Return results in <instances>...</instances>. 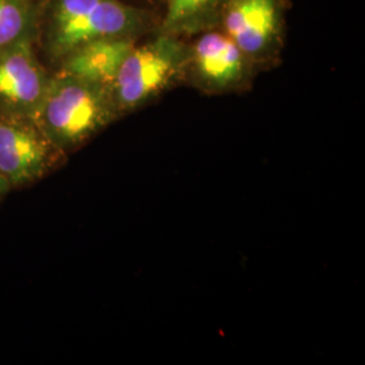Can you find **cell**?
<instances>
[{
  "instance_id": "6da1fadb",
  "label": "cell",
  "mask_w": 365,
  "mask_h": 365,
  "mask_svg": "<svg viewBox=\"0 0 365 365\" xmlns=\"http://www.w3.org/2000/svg\"><path fill=\"white\" fill-rule=\"evenodd\" d=\"M111 91L64 73L51 80L36 126L57 150H68L101 130L113 114Z\"/></svg>"
},
{
  "instance_id": "7a4b0ae2",
  "label": "cell",
  "mask_w": 365,
  "mask_h": 365,
  "mask_svg": "<svg viewBox=\"0 0 365 365\" xmlns=\"http://www.w3.org/2000/svg\"><path fill=\"white\" fill-rule=\"evenodd\" d=\"M182 48L170 38H160L131 49L118 71L111 87L119 108H133L161 91L178 73Z\"/></svg>"
},
{
  "instance_id": "3957f363",
  "label": "cell",
  "mask_w": 365,
  "mask_h": 365,
  "mask_svg": "<svg viewBox=\"0 0 365 365\" xmlns=\"http://www.w3.org/2000/svg\"><path fill=\"white\" fill-rule=\"evenodd\" d=\"M133 21V11L118 0H58L53 21L54 52L68 54L93 39L120 37Z\"/></svg>"
},
{
  "instance_id": "277c9868",
  "label": "cell",
  "mask_w": 365,
  "mask_h": 365,
  "mask_svg": "<svg viewBox=\"0 0 365 365\" xmlns=\"http://www.w3.org/2000/svg\"><path fill=\"white\" fill-rule=\"evenodd\" d=\"M49 83L30 37L0 49V107L7 114L34 122Z\"/></svg>"
},
{
  "instance_id": "5b68a950",
  "label": "cell",
  "mask_w": 365,
  "mask_h": 365,
  "mask_svg": "<svg viewBox=\"0 0 365 365\" xmlns=\"http://www.w3.org/2000/svg\"><path fill=\"white\" fill-rule=\"evenodd\" d=\"M54 150L34 122L10 114L0 118V176L11 188L43 176Z\"/></svg>"
},
{
  "instance_id": "8992f818",
  "label": "cell",
  "mask_w": 365,
  "mask_h": 365,
  "mask_svg": "<svg viewBox=\"0 0 365 365\" xmlns=\"http://www.w3.org/2000/svg\"><path fill=\"white\" fill-rule=\"evenodd\" d=\"M277 26L276 0H233L225 18L226 33L245 56L264 52Z\"/></svg>"
},
{
  "instance_id": "52a82bcc",
  "label": "cell",
  "mask_w": 365,
  "mask_h": 365,
  "mask_svg": "<svg viewBox=\"0 0 365 365\" xmlns=\"http://www.w3.org/2000/svg\"><path fill=\"white\" fill-rule=\"evenodd\" d=\"M133 46V41L122 36L93 39L66 54L64 73L111 91L118 71Z\"/></svg>"
},
{
  "instance_id": "ba28073f",
  "label": "cell",
  "mask_w": 365,
  "mask_h": 365,
  "mask_svg": "<svg viewBox=\"0 0 365 365\" xmlns=\"http://www.w3.org/2000/svg\"><path fill=\"white\" fill-rule=\"evenodd\" d=\"M194 61L197 76L220 90L241 81L245 72V54L227 34L203 36L196 42Z\"/></svg>"
},
{
  "instance_id": "9c48e42d",
  "label": "cell",
  "mask_w": 365,
  "mask_h": 365,
  "mask_svg": "<svg viewBox=\"0 0 365 365\" xmlns=\"http://www.w3.org/2000/svg\"><path fill=\"white\" fill-rule=\"evenodd\" d=\"M31 22L26 0H0V49L30 37Z\"/></svg>"
},
{
  "instance_id": "30bf717a",
  "label": "cell",
  "mask_w": 365,
  "mask_h": 365,
  "mask_svg": "<svg viewBox=\"0 0 365 365\" xmlns=\"http://www.w3.org/2000/svg\"><path fill=\"white\" fill-rule=\"evenodd\" d=\"M215 0H170L167 26L184 25L209 10Z\"/></svg>"
},
{
  "instance_id": "8fae6325",
  "label": "cell",
  "mask_w": 365,
  "mask_h": 365,
  "mask_svg": "<svg viewBox=\"0 0 365 365\" xmlns=\"http://www.w3.org/2000/svg\"><path fill=\"white\" fill-rule=\"evenodd\" d=\"M10 190H11L10 184L6 182V180H4V179L0 176V196L4 195V194H7Z\"/></svg>"
}]
</instances>
